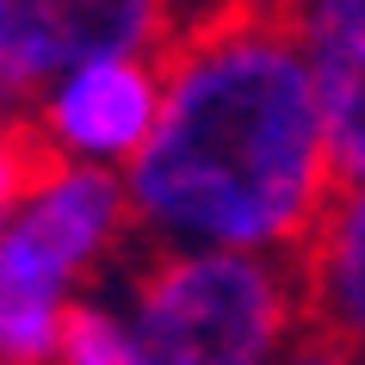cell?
Masks as SVG:
<instances>
[{
  "mask_svg": "<svg viewBox=\"0 0 365 365\" xmlns=\"http://www.w3.org/2000/svg\"><path fill=\"white\" fill-rule=\"evenodd\" d=\"M143 248L297 260L341 198L309 62L279 6L192 19L161 56V118L124 168Z\"/></svg>",
  "mask_w": 365,
  "mask_h": 365,
  "instance_id": "6da1fadb",
  "label": "cell"
},
{
  "mask_svg": "<svg viewBox=\"0 0 365 365\" xmlns=\"http://www.w3.org/2000/svg\"><path fill=\"white\" fill-rule=\"evenodd\" d=\"M136 242L124 173L38 161L0 223V365H56L62 328Z\"/></svg>",
  "mask_w": 365,
  "mask_h": 365,
  "instance_id": "7a4b0ae2",
  "label": "cell"
},
{
  "mask_svg": "<svg viewBox=\"0 0 365 365\" xmlns=\"http://www.w3.org/2000/svg\"><path fill=\"white\" fill-rule=\"evenodd\" d=\"M149 365H279L304 341L297 260L143 248L112 285Z\"/></svg>",
  "mask_w": 365,
  "mask_h": 365,
  "instance_id": "3957f363",
  "label": "cell"
},
{
  "mask_svg": "<svg viewBox=\"0 0 365 365\" xmlns=\"http://www.w3.org/2000/svg\"><path fill=\"white\" fill-rule=\"evenodd\" d=\"M180 31L186 0H0V106L31 112L106 56H168Z\"/></svg>",
  "mask_w": 365,
  "mask_h": 365,
  "instance_id": "277c9868",
  "label": "cell"
},
{
  "mask_svg": "<svg viewBox=\"0 0 365 365\" xmlns=\"http://www.w3.org/2000/svg\"><path fill=\"white\" fill-rule=\"evenodd\" d=\"M161 118V56H106L62 75L25 112L43 161L124 173Z\"/></svg>",
  "mask_w": 365,
  "mask_h": 365,
  "instance_id": "5b68a950",
  "label": "cell"
},
{
  "mask_svg": "<svg viewBox=\"0 0 365 365\" xmlns=\"http://www.w3.org/2000/svg\"><path fill=\"white\" fill-rule=\"evenodd\" d=\"M309 62L341 186H365V0H279Z\"/></svg>",
  "mask_w": 365,
  "mask_h": 365,
  "instance_id": "8992f818",
  "label": "cell"
},
{
  "mask_svg": "<svg viewBox=\"0 0 365 365\" xmlns=\"http://www.w3.org/2000/svg\"><path fill=\"white\" fill-rule=\"evenodd\" d=\"M297 285L309 334L365 365V186H341L328 205L309 248L297 254Z\"/></svg>",
  "mask_w": 365,
  "mask_h": 365,
  "instance_id": "52a82bcc",
  "label": "cell"
},
{
  "mask_svg": "<svg viewBox=\"0 0 365 365\" xmlns=\"http://www.w3.org/2000/svg\"><path fill=\"white\" fill-rule=\"evenodd\" d=\"M56 365H149L143 346H136V328L124 316L112 291H87L62 328V353Z\"/></svg>",
  "mask_w": 365,
  "mask_h": 365,
  "instance_id": "ba28073f",
  "label": "cell"
},
{
  "mask_svg": "<svg viewBox=\"0 0 365 365\" xmlns=\"http://www.w3.org/2000/svg\"><path fill=\"white\" fill-rule=\"evenodd\" d=\"M38 143H31V124H25V112H13V106H0V223L13 217V205H19V192L31 186V173H38Z\"/></svg>",
  "mask_w": 365,
  "mask_h": 365,
  "instance_id": "9c48e42d",
  "label": "cell"
},
{
  "mask_svg": "<svg viewBox=\"0 0 365 365\" xmlns=\"http://www.w3.org/2000/svg\"><path fill=\"white\" fill-rule=\"evenodd\" d=\"M279 365H353V359H346L341 346H328L322 334H309V328H304V341L291 346V353H285Z\"/></svg>",
  "mask_w": 365,
  "mask_h": 365,
  "instance_id": "30bf717a",
  "label": "cell"
},
{
  "mask_svg": "<svg viewBox=\"0 0 365 365\" xmlns=\"http://www.w3.org/2000/svg\"><path fill=\"white\" fill-rule=\"evenodd\" d=\"M223 6H279V0H186V25L211 19V13H223Z\"/></svg>",
  "mask_w": 365,
  "mask_h": 365,
  "instance_id": "8fae6325",
  "label": "cell"
}]
</instances>
